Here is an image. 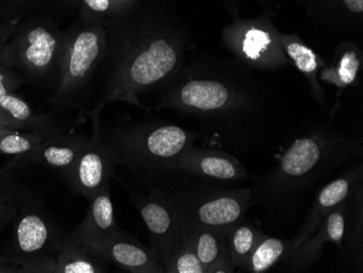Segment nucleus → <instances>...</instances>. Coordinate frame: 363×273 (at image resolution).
<instances>
[{"mask_svg": "<svg viewBox=\"0 0 363 273\" xmlns=\"http://www.w3.org/2000/svg\"><path fill=\"white\" fill-rule=\"evenodd\" d=\"M108 62L105 93L94 111L101 112L109 101L138 104L136 94L155 87L177 70L181 62V45L167 33H132L122 16L113 13L104 21Z\"/></svg>", "mask_w": 363, "mask_h": 273, "instance_id": "obj_1", "label": "nucleus"}, {"mask_svg": "<svg viewBox=\"0 0 363 273\" xmlns=\"http://www.w3.org/2000/svg\"><path fill=\"white\" fill-rule=\"evenodd\" d=\"M65 30L56 18L33 14L16 26L0 54L4 66L19 73L24 81L56 87L60 73Z\"/></svg>", "mask_w": 363, "mask_h": 273, "instance_id": "obj_2", "label": "nucleus"}, {"mask_svg": "<svg viewBox=\"0 0 363 273\" xmlns=\"http://www.w3.org/2000/svg\"><path fill=\"white\" fill-rule=\"evenodd\" d=\"M107 50L103 20L79 14L65 30V47L58 82L52 93L57 107H83L85 96L96 71L101 66Z\"/></svg>", "mask_w": 363, "mask_h": 273, "instance_id": "obj_3", "label": "nucleus"}, {"mask_svg": "<svg viewBox=\"0 0 363 273\" xmlns=\"http://www.w3.org/2000/svg\"><path fill=\"white\" fill-rule=\"evenodd\" d=\"M118 164L145 169L177 167L179 157L191 147V136L177 126L104 138Z\"/></svg>", "mask_w": 363, "mask_h": 273, "instance_id": "obj_4", "label": "nucleus"}, {"mask_svg": "<svg viewBox=\"0 0 363 273\" xmlns=\"http://www.w3.org/2000/svg\"><path fill=\"white\" fill-rule=\"evenodd\" d=\"M86 113L93 124V133L87 138L77 164L65 179L79 194L91 199L109 184L118 162L101 135L99 112L89 110Z\"/></svg>", "mask_w": 363, "mask_h": 273, "instance_id": "obj_5", "label": "nucleus"}, {"mask_svg": "<svg viewBox=\"0 0 363 273\" xmlns=\"http://www.w3.org/2000/svg\"><path fill=\"white\" fill-rule=\"evenodd\" d=\"M250 191H228L194 205L174 201L185 223L230 233L242 220L250 206Z\"/></svg>", "mask_w": 363, "mask_h": 273, "instance_id": "obj_6", "label": "nucleus"}, {"mask_svg": "<svg viewBox=\"0 0 363 273\" xmlns=\"http://www.w3.org/2000/svg\"><path fill=\"white\" fill-rule=\"evenodd\" d=\"M135 204L152 236L150 250L159 262L185 235L186 223L174 201L154 195Z\"/></svg>", "mask_w": 363, "mask_h": 273, "instance_id": "obj_7", "label": "nucleus"}, {"mask_svg": "<svg viewBox=\"0 0 363 273\" xmlns=\"http://www.w3.org/2000/svg\"><path fill=\"white\" fill-rule=\"evenodd\" d=\"M24 82L26 81L19 73L0 65V117L7 120L19 131L46 134L62 132L50 116L33 111L24 99L14 94V91Z\"/></svg>", "mask_w": 363, "mask_h": 273, "instance_id": "obj_8", "label": "nucleus"}, {"mask_svg": "<svg viewBox=\"0 0 363 273\" xmlns=\"http://www.w3.org/2000/svg\"><path fill=\"white\" fill-rule=\"evenodd\" d=\"M105 262L117 264L123 270L133 273H161L159 264L150 248L135 238L118 230L113 235L97 245L89 247Z\"/></svg>", "mask_w": 363, "mask_h": 273, "instance_id": "obj_9", "label": "nucleus"}, {"mask_svg": "<svg viewBox=\"0 0 363 273\" xmlns=\"http://www.w3.org/2000/svg\"><path fill=\"white\" fill-rule=\"evenodd\" d=\"M63 236H58L44 217L38 213H26L22 216L16 228V257L30 255L58 254Z\"/></svg>", "mask_w": 363, "mask_h": 273, "instance_id": "obj_10", "label": "nucleus"}, {"mask_svg": "<svg viewBox=\"0 0 363 273\" xmlns=\"http://www.w3.org/2000/svg\"><path fill=\"white\" fill-rule=\"evenodd\" d=\"M84 135H71L60 132L43 138L38 150L28 155L34 162L59 171L65 178L72 170L86 144Z\"/></svg>", "mask_w": 363, "mask_h": 273, "instance_id": "obj_11", "label": "nucleus"}, {"mask_svg": "<svg viewBox=\"0 0 363 273\" xmlns=\"http://www.w3.org/2000/svg\"><path fill=\"white\" fill-rule=\"evenodd\" d=\"M89 201L91 206L84 220L72 231L73 235L87 247L101 243L119 230L114 219L110 183Z\"/></svg>", "mask_w": 363, "mask_h": 273, "instance_id": "obj_12", "label": "nucleus"}, {"mask_svg": "<svg viewBox=\"0 0 363 273\" xmlns=\"http://www.w3.org/2000/svg\"><path fill=\"white\" fill-rule=\"evenodd\" d=\"M344 204L332 209L324 218L320 227L315 230V238H308L289 257V262L297 270H303L311 266L319 260L324 244L333 242L337 246H342L344 238L346 219H345Z\"/></svg>", "mask_w": 363, "mask_h": 273, "instance_id": "obj_13", "label": "nucleus"}, {"mask_svg": "<svg viewBox=\"0 0 363 273\" xmlns=\"http://www.w3.org/2000/svg\"><path fill=\"white\" fill-rule=\"evenodd\" d=\"M187 228L194 250L206 273L233 272L235 270L230 257L228 233L191 225Z\"/></svg>", "mask_w": 363, "mask_h": 273, "instance_id": "obj_14", "label": "nucleus"}, {"mask_svg": "<svg viewBox=\"0 0 363 273\" xmlns=\"http://www.w3.org/2000/svg\"><path fill=\"white\" fill-rule=\"evenodd\" d=\"M177 168L216 180H238L244 177L242 169L232 159L191 147L179 157Z\"/></svg>", "mask_w": 363, "mask_h": 273, "instance_id": "obj_15", "label": "nucleus"}, {"mask_svg": "<svg viewBox=\"0 0 363 273\" xmlns=\"http://www.w3.org/2000/svg\"><path fill=\"white\" fill-rule=\"evenodd\" d=\"M105 260L82 243L72 232L63 236L56 257V273L105 272Z\"/></svg>", "mask_w": 363, "mask_h": 273, "instance_id": "obj_16", "label": "nucleus"}, {"mask_svg": "<svg viewBox=\"0 0 363 273\" xmlns=\"http://www.w3.org/2000/svg\"><path fill=\"white\" fill-rule=\"evenodd\" d=\"M350 186H352V180L350 178H340L326 185L320 191L317 203L313 207V211L310 215L307 224L299 235L291 240V250L289 258L308 238L311 236L312 233H315V230L320 227V224L322 223L326 215L332 209L337 207L340 204L344 203L345 199H347L350 195Z\"/></svg>", "mask_w": 363, "mask_h": 273, "instance_id": "obj_17", "label": "nucleus"}, {"mask_svg": "<svg viewBox=\"0 0 363 273\" xmlns=\"http://www.w3.org/2000/svg\"><path fill=\"white\" fill-rule=\"evenodd\" d=\"M179 105L199 111H211L225 105L228 91L221 83L208 79H191L177 91Z\"/></svg>", "mask_w": 363, "mask_h": 273, "instance_id": "obj_18", "label": "nucleus"}, {"mask_svg": "<svg viewBox=\"0 0 363 273\" xmlns=\"http://www.w3.org/2000/svg\"><path fill=\"white\" fill-rule=\"evenodd\" d=\"M323 147L315 138H299L291 144L285 152L279 167V175L284 178H301L313 170L319 164Z\"/></svg>", "mask_w": 363, "mask_h": 273, "instance_id": "obj_19", "label": "nucleus"}, {"mask_svg": "<svg viewBox=\"0 0 363 273\" xmlns=\"http://www.w3.org/2000/svg\"><path fill=\"white\" fill-rule=\"evenodd\" d=\"M291 250V240L284 242L279 238L263 235L255 247L242 269L252 273L266 272L284 257L289 258Z\"/></svg>", "mask_w": 363, "mask_h": 273, "instance_id": "obj_20", "label": "nucleus"}, {"mask_svg": "<svg viewBox=\"0 0 363 273\" xmlns=\"http://www.w3.org/2000/svg\"><path fill=\"white\" fill-rule=\"evenodd\" d=\"M159 264L162 267L163 272L167 273H206L194 250L189 228L179 243L162 257Z\"/></svg>", "mask_w": 363, "mask_h": 273, "instance_id": "obj_21", "label": "nucleus"}, {"mask_svg": "<svg viewBox=\"0 0 363 273\" xmlns=\"http://www.w3.org/2000/svg\"><path fill=\"white\" fill-rule=\"evenodd\" d=\"M263 235L264 234L261 233L250 222L244 220L230 230L228 233L230 257L235 268L242 269Z\"/></svg>", "mask_w": 363, "mask_h": 273, "instance_id": "obj_22", "label": "nucleus"}, {"mask_svg": "<svg viewBox=\"0 0 363 273\" xmlns=\"http://www.w3.org/2000/svg\"><path fill=\"white\" fill-rule=\"evenodd\" d=\"M0 9L12 16L35 12L54 17L58 12L79 10V0H0Z\"/></svg>", "mask_w": 363, "mask_h": 273, "instance_id": "obj_23", "label": "nucleus"}, {"mask_svg": "<svg viewBox=\"0 0 363 273\" xmlns=\"http://www.w3.org/2000/svg\"><path fill=\"white\" fill-rule=\"evenodd\" d=\"M52 134L42 132H22L19 130H3L0 131V152L13 156L28 157L35 152L43 138Z\"/></svg>", "mask_w": 363, "mask_h": 273, "instance_id": "obj_24", "label": "nucleus"}, {"mask_svg": "<svg viewBox=\"0 0 363 273\" xmlns=\"http://www.w3.org/2000/svg\"><path fill=\"white\" fill-rule=\"evenodd\" d=\"M271 38L266 30L252 28L245 35L242 43V52L250 60H259L261 55L270 46Z\"/></svg>", "mask_w": 363, "mask_h": 273, "instance_id": "obj_25", "label": "nucleus"}, {"mask_svg": "<svg viewBox=\"0 0 363 273\" xmlns=\"http://www.w3.org/2000/svg\"><path fill=\"white\" fill-rule=\"evenodd\" d=\"M286 50L289 56L295 62L296 67L301 72L309 74V73H313L317 70V55L305 45L299 44V43H291V44L286 45Z\"/></svg>", "mask_w": 363, "mask_h": 273, "instance_id": "obj_26", "label": "nucleus"}, {"mask_svg": "<svg viewBox=\"0 0 363 273\" xmlns=\"http://www.w3.org/2000/svg\"><path fill=\"white\" fill-rule=\"evenodd\" d=\"M79 14L95 19H106L116 13L111 0H79Z\"/></svg>", "mask_w": 363, "mask_h": 273, "instance_id": "obj_27", "label": "nucleus"}, {"mask_svg": "<svg viewBox=\"0 0 363 273\" xmlns=\"http://www.w3.org/2000/svg\"><path fill=\"white\" fill-rule=\"evenodd\" d=\"M359 69V60L356 52H347L342 55L340 61V67L335 77H332V81L337 84L347 85L354 82Z\"/></svg>", "mask_w": 363, "mask_h": 273, "instance_id": "obj_28", "label": "nucleus"}, {"mask_svg": "<svg viewBox=\"0 0 363 273\" xmlns=\"http://www.w3.org/2000/svg\"><path fill=\"white\" fill-rule=\"evenodd\" d=\"M16 26L18 23H13V22H0V54L6 43L9 40L16 30Z\"/></svg>", "mask_w": 363, "mask_h": 273, "instance_id": "obj_29", "label": "nucleus"}, {"mask_svg": "<svg viewBox=\"0 0 363 273\" xmlns=\"http://www.w3.org/2000/svg\"><path fill=\"white\" fill-rule=\"evenodd\" d=\"M345 4L354 12L363 11V0H344Z\"/></svg>", "mask_w": 363, "mask_h": 273, "instance_id": "obj_30", "label": "nucleus"}, {"mask_svg": "<svg viewBox=\"0 0 363 273\" xmlns=\"http://www.w3.org/2000/svg\"><path fill=\"white\" fill-rule=\"evenodd\" d=\"M10 211H10L9 206L0 199V222L3 221V220L9 215Z\"/></svg>", "mask_w": 363, "mask_h": 273, "instance_id": "obj_31", "label": "nucleus"}, {"mask_svg": "<svg viewBox=\"0 0 363 273\" xmlns=\"http://www.w3.org/2000/svg\"><path fill=\"white\" fill-rule=\"evenodd\" d=\"M0 130H16L11 123L4 119L3 117H0Z\"/></svg>", "mask_w": 363, "mask_h": 273, "instance_id": "obj_32", "label": "nucleus"}, {"mask_svg": "<svg viewBox=\"0 0 363 273\" xmlns=\"http://www.w3.org/2000/svg\"><path fill=\"white\" fill-rule=\"evenodd\" d=\"M0 131H3V130H0Z\"/></svg>", "mask_w": 363, "mask_h": 273, "instance_id": "obj_33", "label": "nucleus"}, {"mask_svg": "<svg viewBox=\"0 0 363 273\" xmlns=\"http://www.w3.org/2000/svg\"><path fill=\"white\" fill-rule=\"evenodd\" d=\"M0 65H1V62H0Z\"/></svg>", "mask_w": 363, "mask_h": 273, "instance_id": "obj_34", "label": "nucleus"}]
</instances>
